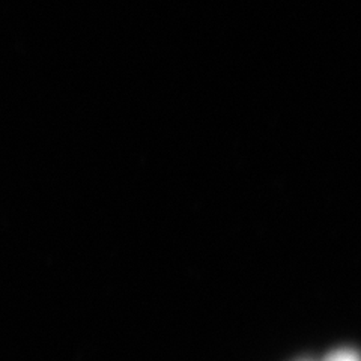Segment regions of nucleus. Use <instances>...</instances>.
<instances>
[{"mask_svg":"<svg viewBox=\"0 0 361 361\" xmlns=\"http://www.w3.org/2000/svg\"><path fill=\"white\" fill-rule=\"evenodd\" d=\"M326 361H357V357L353 353L341 351V353L333 354Z\"/></svg>","mask_w":361,"mask_h":361,"instance_id":"1","label":"nucleus"}]
</instances>
